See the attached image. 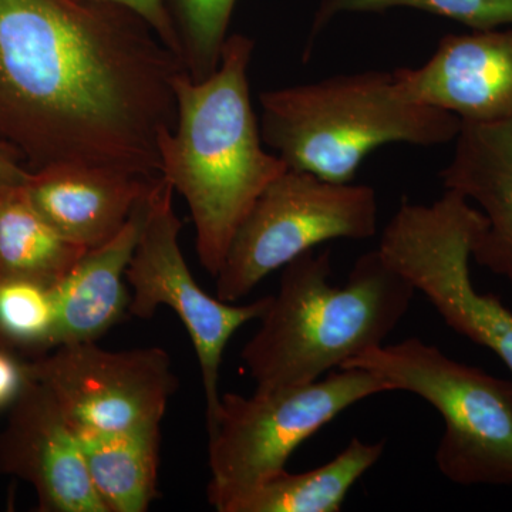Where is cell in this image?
<instances>
[{"label":"cell","mask_w":512,"mask_h":512,"mask_svg":"<svg viewBox=\"0 0 512 512\" xmlns=\"http://www.w3.org/2000/svg\"><path fill=\"white\" fill-rule=\"evenodd\" d=\"M183 72V59L123 6L0 0V144L29 173L84 165L157 180Z\"/></svg>","instance_id":"6da1fadb"},{"label":"cell","mask_w":512,"mask_h":512,"mask_svg":"<svg viewBox=\"0 0 512 512\" xmlns=\"http://www.w3.org/2000/svg\"><path fill=\"white\" fill-rule=\"evenodd\" d=\"M252 52L254 40L232 35L222 47L220 67L204 82L178 74L177 123L158 140L161 175L187 201L198 258L214 278L252 205L289 170L262 148L249 93Z\"/></svg>","instance_id":"7a4b0ae2"},{"label":"cell","mask_w":512,"mask_h":512,"mask_svg":"<svg viewBox=\"0 0 512 512\" xmlns=\"http://www.w3.org/2000/svg\"><path fill=\"white\" fill-rule=\"evenodd\" d=\"M261 326L241 353L256 389L316 382L360 353L384 345L416 289L383 258L366 252L345 285H333L330 249L284 266Z\"/></svg>","instance_id":"3957f363"},{"label":"cell","mask_w":512,"mask_h":512,"mask_svg":"<svg viewBox=\"0 0 512 512\" xmlns=\"http://www.w3.org/2000/svg\"><path fill=\"white\" fill-rule=\"evenodd\" d=\"M262 141L289 170L352 183L360 164L390 143L456 140V114L404 99L393 72H363L259 94Z\"/></svg>","instance_id":"277c9868"},{"label":"cell","mask_w":512,"mask_h":512,"mask_svg":"<svg viewBox=\"0 0 512 512\" xmlns=\"http://www.w3.org/2000/svg\"><path fill=\"white\" fill-rule=\"evenodd\" d=\"M340 367H362L394 392L426 400L444 421L440 473L458 485H512V380L451 359L410 338L360 353Z\"/></svg>","instance_id":"5b68a950"},{"label":"cell","mask_w":512,"mask_h":512,"mask_svg":"<svg viewBox=\"0 0 512 512\" xmlns=\"http://www.w3.org/2000/svg\"><path fill=\"white\" fill-rule=\"evenodd\" d=\"M394 387L362 367H339L325 379L256 389L252 396L221 394L217 423L210 431L211 481L208 501L229 505L285 470L293 451L353 404Z\"/></svg>","instance_id":"8992f818"},{"label":"cell","mask_w":512,"mask_h":512,"mask_svg":"<svg viewBox=\"0 0 512 512\" xmlns=\"http://www.w3.org/2000/svg\"><path fill=\"white\" fill-rule=\"evenodd\" d=\"M485 225L483 212L446 190L431 205L403 201L377 249L448 328L490 349L512 375V311L494 293L478 292L471 279L474 241Z\"/></svg>","instance_id":"52a82bcc"},{"label":"cell","mask_w":512,"mask_h":512,"mask_svg":"<svg viewBox=\"0 0 512 512\" xmlns=\"http://www.w3.org/2000/svg\"><path fill=\"white\" fill-rule=\"evenodd\" d=\"M376 191L288 170L272 181L239 225L215 276L217 298L235 303L299 255L332 239L375 237Z\"/></svg>","instance_id":"ba28073f"},{"label":"cell","mask_w":512,"mask_h":512,"mask_svg":"<svg viewBox=\"0 0 512 512\" xmlns=\"http://www.w3.org/2000/svg\"><path fill=\"white\" fill-rule=\"evenodd\" d=\"M173 194V185L163 175L148 191L140 235L126 271L131 286L128 313L150 319L158 306L177 313L200 363L210 433L220 412L218 384L224 350L237 330L264 316L272 296L237 305L208 295L197 284L181 252L183 222L175 214Z\"/></svg>","instance_id":"9c48e42d"},{"label":"cell","mask_w":512,"mask_h":512,"mask_svg":"<svg viewBox=\"0 0 512 512\" xmlns=\"http://www.w3.org/2000/svg\"><path fill=\"white\" fill-rule=\"evenodd\" d=\"M45 384L73 430L127 431L161 427L178 387L165 350L111 352L97 342L66 343L26 362Z\"/></svg>","instance_id":"30bf717a"},{"label":"cell","mask_w":512,"mask_h":512,"mask_svg":"<svg viewBox=\"0 0 512 512\" xmlns=\"http://www.w3.org/2000/svg\"><path fill=\"white\" fill-rule=\"evenodd\" d=\"M0 474L35 488L42 512H106L76 433L49 389L30 377L0 431Z\"/></svg>","instance_id":"8fae6325"},{"label":"cell","mask_w":512,"mask_h":512,"mask_svg":"<svg viewBox=\"0 0 512 512\" xmlns=\"http://www.w3.org/2000/svg\"><path fill=\"white\" fill-rule=\"evenodd\" d=\"M404 99L468 123L512 119V29L447 35L419 69L394 70Z\"/></svg>","instance_id":"7c38bea8"},{"label":"cell","mask_w":512,"mask_h":512,"mask_svg":"<svg viewBox=\"0 0 512 512\" xmlns=\"http://www.w3.org/2000/svg\"><path fill=\"white\" fill-rule=\"evenodd\" d=\"M157 180L84 165H56L30 174L23 188L30 204L56 231L92 249L119 234Z\"/></svg>","instance_id":"4fadbf2b"},{"label":"cell","mask_w":512,"mask_h":512,"mask_svg":"<svg viewBox=\"0 0 512 512\" xmlns=\"http://www.w3.org/2000/svg\"><path fill=\"white\" fill-rule=\"evenodd\" d=\"M440 178L446 190L480 205L487 225L474 241L473 258L512 286V119L463 121Z\"/></svg>","instance_id":"5bb4252c"},{"label":"cell","mask_w":512,"mask_h":512,"mask_svg":"<svg viewBox=\"0 0 512 512\" xmlns=\"http://www.w3.org/2000/svg\"><path fill=\"white\" fill-rule=\"evenodd\" d=\"M146 198L116 237L89 249L53 288L57 313L53 349L66 343L97 342L127 315L131 293L124 281L143 224Z\"/></svg>","instance_id":"9a60e30c"},{"label":"cell","mask_w":512,"mask_h":512,"mask_svg":"<svg viewBox=\"0 0 512 512\" xmlns=\"http://www.w3.org/2000/svg\"><path fill=\"white\" fill-rule=\"evenodd\" d=\"M106 512H146L158 497L161 427L74 430Z\"/></svg>","instance_id":"2e32d148"},{"label":"cell","mask_w":512,"mask_h":512,"mask_svg":"<svg viewBox=\"0 0 512 512\" xmlns=\"http://www.w3.org/2000/svg\"><path fill=\"white\" fill-rule=\"evenodd\" d=\"M23 187L0 190V282L28 281L53 289L89 249L56 231Z\"/></svg>","instance_id":"e0dca14e"},{"label":"cell","mask_w":512,"mask_h":512,"mask_svg":"<svg viewBox=\"0 0 512 512\" xmlns=\"http://www.w3.org/2000/svg\"><path fill=\"white\" fill-rule=\"evenodd\" d=\"M384 453V441L350 440L338 456L315 470L292 474L282 470L249 491L227 512H339L350 488Z\"/></svg>","instance_id":"ac0fdd59"},{"label":"cell","mask_w":512,"mask_h":512,"mask_svg":"<svg viewBox=\"0 0 512 512\" xmlns=\"http://www.w3.org/2000/svg\"><path fill=\"white\" fill-rule=\"evenodd\" d=\"M56 318L53 289L28 281L0 282V345L45 355L53 349Z\"/></svg>","instance_id":"d6986e66"},{"label":"cell","mask_w":512,"mask_h":512,"mask_svg":"<svg viewBox=\"0 0 512 512\" xmlns=\"http://www.w3.org/2000/svg\"><path fill=\"white\" fill-rule=\"evenodd\" d=\"M394 8L417 9L443 16L473 30L512 26V0H320L303 59H309L313 40L340 13L384 12Z\"/></svg>","instance_id":"ffe728a7"},{"label":"cell","mask_w":512,"mask_h":512,"mask_svg":"<svg viewBox=\"0 0 512 512\" xmlns=\"http://www.w3.org/2000/svg\"><path fill=\"white\" fill-rule=\"evenodd\" d=\"M173 16L185 69L194 82L217 72L237 0H165Z\"/></svg>","instance_id":"44dd1931"},{"label":"cell","mask_w":512,"mask_h":512,"mask_svg":"<svg viewBox=\"0 0 512 512\" xmlns=\"http://www.w3.org/2000/svg\"><path fill=\"white\" fill-rule=\"evenodd\" d=\"M94 2L114 3L136 13L151 26L168 49L173 50L175 55L183 59L180 35L165 0H94Z\"/></svg>","instance_id":"7402d4cb"},{"label":"cell","mask_w":512,"mask_h":512,"mask_svg":"<svg viewBox=\"0 0 512 512\" xmlns=\"http://www.w3.org/2000/svg\"><path fill=\"white\" fill-rule=\"evenodd\" d=\"M28 380L25 360L18 359L12 349L0 345V410L15 403Z\"/></svg>","instance_id":"603a6c76"},{"label":"cell","mask_w":512,"mask_h":512,"mask_svg":"<svg viewBox=\"0 0 512 512\" xmlns=\"http://www.w3.org/2000/svg\"><path fill=\"white\" fill-rule=\"evenodd\" d=\"M30 174L22 164L18 154L9 147L0 144V190L3 188L23 187L28 183Z\"/></svg>","instance_id":"cb8c5ba5"}]
</instances>
